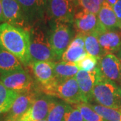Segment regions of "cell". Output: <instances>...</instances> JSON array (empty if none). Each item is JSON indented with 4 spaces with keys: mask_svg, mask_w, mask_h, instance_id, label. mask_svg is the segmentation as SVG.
<instances>
[{
    "mask_svg": "<svg viewBox=\"0 0 121 121\" xmlns=\"http://www.w3.org/2000/svg\"><path fill=\"white\" fill-rule=\"evenodd\" d=\"M30 32L7 22L0 24V48L17 57L23 65L32 63L30 51Z\"/></svg>",
    "mask_w": 121,
    "mask_h": 121,
    "instance_id": "1",
    "label": "cell"
},
{
    "mask_svg": "<svg viewBox=\"0 0 121 121\" xmlns=\"http://www.w3.org/2000/svg\"><path fill=\"white\" fill-rule=\"evenodd\" d=\"M93 98L99 105L121 111V87L104 75L94 86Z\"/></svg>",
    "mask_w": 121,
    "mask_h": 121,
    "instance_id": "2",
    "label": "cell"
},
{
    "mask_svg": "<svg viewBox=\"0 0 121 121\" xmlns=\"http://www.w3.org/2000/svg\"><path fill=\"white\" fill-rule=\"evenodd\" d=\"M47 95L59 98L67 104L84 102L75 77L63 80H56L52 86L43 88Z\"/></svg>",
    "mask_w": 121,
    "mask_h": 121,
    "instance_id": "3",
    "label": "cell"
},
{
    "mask_svg": "<svg viewBox=\"0 0 121 121\" xmlns=\"http://www.w3.org/2000/svg\"><path fill=\"white\" fill-rule=\"evenodd\" d=\"M30 32V51L32 61H53L55 59L50 39L43 30L32 28Z\"/></svg>",
    "mask_w": 121,
    "mask_h": 121,
    "instance_id": "4",
    "label": "cell"
},
{
    "mask_svg": "<svg viewBox=\"0 0 121 121\" xmlns=\"http://www.w3.org/2000/svg\"><path fill=\"white\" fill-rule=\"evenodd\" d=\"M49 39L55 58L58 60L62 57L71 43V30L69 24L54 22Z\"/></svg>",
    "mask_w": 121,
    "mask_h": 121,
    "instance_id": "5",
    "label": "cell"
},
{
    "mask_svg": "<svg viewBox=\"0 0 121 121\" xmlns=\"http://www.w3.org/2000/svg\"><path fill=\"white\" fill-rule=\"evenodd\" d=\"M75 28L78 33L83 35L99 34L106 30L100 24L98 15L88 12L82 9H76L73 22Z\"/></svg>",
    "mask_w": 121,
    "mask_h": 121,
    "instance_id": "6",
    "label": "cell"
},
{
    "mask_svg": "<svg viewBox=\"0 0 121 121\" xmlns=\"http://www.w3.org/2000/svg\"><path fill=\"white\" fill-rule=\"evenodd\" d=\"M0 82L8 89L18 94L32 91L33 87L32 78L24 69L1 75Z\"/></svg>",
    "mask_w": 121,
    "mask_h": 121,
    "instance_id": "7",
    "label": "cell"
},
{
    "mask_svg": "<svg viewBox=\"0 0 121 121\" xmlns=\"http://www.w3.org/2000/svg\"><path fill=\"white\" fill-rule=\"evenodd\" d=\"M75 8L70 0H47V13L54 22L73 24Z\"/></svg>",
    "mask_w": 121,
    "mask_h": 121,
    "instance_id": "8",
    "label": "cell"
},
{
    "mask_svg": "<svg viewBox=\"0 0 121 121\" xmlns=\"http://www.w3.org/2000/svg\"><path fill=\"white\" fill-rule=\"evenodd\" d=\"M102 75L99 69V63L97 68L93 71L87 72L79 70L76 75L75 78L85 103H87L93 98V90L94 86Z\"/></svg>",
    "mask_w": 121,
    "mask_h": 121,
    "instance_id": "9",
    "label": "cell"
},
{
    "mask_svg": "<svg viewBox=\"0 0 121 121\" xmlns=\"http://www.w3.org/2000/svg\"><path fill=\"white\" fill-rule=\"evenodd\" d=\"M55 102L52 96L48 95L36 98L30 109L22 117L28 121L45 120Z\"/></svg>",
    "mask_w": 121,
    "mask_h": 121,
    "instance_id": "10",
    "label": "cell"
},
{
    "mask_svg": "<svg viewBox=\"0 0 121 121\" xmlns=\"http://www.w3.org/2000/svg\"><path fill=\"white\" fill-rule=\"evenodd\" d=\"M37 97L34 91L20 94L9 109L6 121H12L22 118L32 106Z\"/></svg>",
    "mask_w": 121,
    "mask_h": 121,
    "instance_id": "11",
    "label": "cell"
},
{
    "mask_svg": "<svg viewBox=\"0 0 121 121\" xmlns=\"http://www.w3.org/2000/svg\"><path fill=\"white\" fill-rule=\"evenodd\" d=\"M99 67L106 78L120 83L121 75V60L112 53H106L99 60Z\"/></svg>",
    "mask_w": 121,
    "mask_h": 121,
    "instance_id": "12",
    "label": "cell"
},
{
    "mask_svg": "<svg viewBox=\"0 0 121 121\" xmlns=\"http://www.w3.org/2000/svg\"><path fill=\"white\" fill-rule=\"evenodd\" d=\"M1 2L5 22L24 28L27 21L17 0H1Z\"/></svg>",
    "mask_w": 121,
    "mask_h": 121,
    "instance_id": "13",
    "label": "cell"
},
{
    "mask_svg": "<svg viewBox=\"0 0 121 121\" xmlns=\"http://www.w3.org/2000/svg\"><path fill=\"white\" fill-rule=\"evenodd\" d=\"M32 64L35 78L43 88L52 86L56 82L54 61H33Z\"/></svg>",
    "mask_w": 121,
    "mask_h": 121,
    "instance_id": "14",
    "label": "cell"
},
{
    "mask_svg": "<svg viewBox=\"0 0 121 121\" xmlns=\"http://www.w3.org/2000/svg\"><path fill=\"white\" fill-rule=\"evenodd\" d=\"M22 8L26 21L33 22L44 16L47 12V0H17Z\"/></svg>",
    "mask_w": 121,
    "mask_h": 121,
    "instance_id": "15",
    "label": "cell"
},
{
    "mask_svg": "<svg viewBox=\"0 0 121 121\" xmlns=\"http://www.w3.org/2000/svg\"><path fill=\"white\" fill-rule=\"evenodd\" d=\"M85 35L78 33L75 38L71 42L69 47L66 49L63 56L62 60L63 61L77 63L87 55L85 49Z\"/></svg>",
    "mask_w": 121,
    "mask_h": 121,
    "instance_id": "16",
    "label": "cell"
},
{
    "mask_svg": "<svg viewBox=\"0 0 121 121\" xmlns=\"http://www.w3.org/2000/svg\"><path fill=\"white\" fill-rule=\"evenodd\" d=\"M101 47L106 53L118 52L121 48V32L105 30L98 34Z\"/></svg>",
    "mask_w": 121,
    "mask_h": 121,
    "instance_id": "17",
    "label": "cell"
},
{
    "mask_svg": "<svg viewBox=\"0 0 121 121\" xmlns=\"http://www.w3.org/2000/svg\"><path fill=\"white\" fill-rule=\"evenodd\" d=\"M98 17L102 26L107 30H114L117 28H119L120 22L113 9V7L105 1L101 5Z\"/></svg>",
    "mask_w": 121,
    "mask_h": 121,
    "instance_id": "18",
    "label": "cell"
},
{
    "mask_svg": "<svg viewBox=\"0 0 121 121\" xmlns=\"http://www.w3.org/2000/svg\"><path fill=\"white\" fill-rule=\"evenodd\" d=\"M21 61L13 54L0 48V74L8 73L22 69Z\"/></svg>",
    "mask_w": 121,
    "mask_h": 121,
    "instance_id": "19",
    "label": "cell"
},
{
    "mask_svg": "<svg viewBox=\"0 0 121 121\" xmlns=\"http://www.w3.org/2000/svg\"><path fill=\"white\" fill-rule=\"evenodd\" d=\"M80 69L74 63L67 61L55 62L54 71L56 80H63L75 77Z\"/></svg>",
    "mask_w": 121,
    "mask_h": 121,
    "instance_id": "20",
    "label": "cell"
},
{
    "mask_svg": "<svg viewBox=\"0 0 121 121\" xmlns=\"http://www.w3.org/2000/svg\"><path fill=\"white\" fill-rule=\"evenodd\" d=\"M84 41L85 49L88 55L94 56L99 60L100 58L106 54V52L99 44L97 34L93 33L85 35Z\"/></svg>",
    "mask_w": 121,
    "mask_h": 121,
    "instance_id": "21",
    "label": "cell"
},
{
    "mask_svg": "<svg viewBox=\"0 0 121 121\" xmlns=\"http://www.w3.org/2000/svg\"><path fill=\"white\" fill-rule=\"evenodd\" d=\"M19 94L8 89L0 82V114L8 112Z\"/></svg>",
    "mask_w": 121,
    "mask_h": 121,
    "instance_id": "22",
    "label": "cell"
},
{
    "mask_svg": "<svg viewBox=\"0 0 121 121\" xmlns=\"http://www.w3.org/2000/svg\"><path fill=\"white\" fill-rule=\"evenodd\" d=\"M92 108L106 121H121V111L104 106L91 104Z\"/></svg>",
    "mask_w": 121,
    "mask_h": 121,
    "instance_id": "23",
    "label": "cell"
},
{
    "mask_svg": "<svg viewBox=\"0 0 121 121\" xmlns=\"http://www.w3.org/2000/svg\"><path fill=\"white\" fill-rule=\"evenodd\" d=\"M75 107L80 111L84 121H106L96 112L91 104L88 103L82 102L75 104Z\"/></svg>",
    "mask_w": 121,
    "mask_h": 121,
    "instance_id": "24",
    "label": "cell"
},
{
    "mask_svg": "<svg viewBox=\"0 0 121 121\" xmlns=\"http://www.w3.org/2000/svg\"><path fill=\"white\" fill-rule=\"evenodd\" d=\"M67 104L66 102L56 101L48 113L46 120L48 121H64Z\"/></svg>",
    "mask_w": 121,
    "mask_h": 121,
    "instance_id": "25",
    "label": "cell"
},
{
    "mask_svg": "<svg viewBox=\"0 0 121 121\" xmlns=\"http://www.w3.org/2000/svg\"><path fill=\"white\" fill-rule=\"evenodd\" d=\"M99 60L94 56L87 55L82 60L78 61L76 65L79 67L80 70H83L87 72L94 71L98 66Z\"/></svg>",
    "mask_w": 121,
    "mask_h": 121,
    "instance_id": "26",
    "label": "cell"
},
{
    "mask_svg": "<svg viewBox=\"0 0 121 121\" xmlns=\"http://www.w3.org/2000/svg\"><path fill=\"white\" fill-rule=\"evenodd\" d=\"M102 2L99 0H79L76 9H82L88 12L97 14L101 8Z\"/></svg>",
    "mask_w": 121,
    "mask_h": 121,
    "instance_id": "27",
    "label": "cell"
},
{
    "mask_svg": "<svg viewBox=\"0 0 121 121\" xmlns=\"http://www.w3.org/2000/svg\"><path fill=\"white\" fill-rule=\"evenodd\" d=\"M64 121H84L80 111L76 107L73 108L67 104L64 117Z\"/></svg>",
    "mask_w": 121,
    "mask_h": 121,
    "instance_id": "28",
    "label": "cell"
},
{
    "mask_svg": "<svg viewBox=\"0 0 121 121\" xmlns=\"http://www.w3.org/2000/svg\"><path fill=\"white\" fill-rule=\"evenodd\" d=\"M113 9L117 15V18L121 24V0H118L113 6Z\"/></svg>",
    "mask_w": 121,
    "mask_h": 121,
    "instance_id": "29",
    "label": "cell"
},
{
    "mask_svg": "<svg viewBox=\"0 0 121 121\" xmlns=\"http://www.w3.org/2000/svg\"><path fill=\"white\" fill-rule=\"evenodd\" d=\"M4 22H5V19L4 12H3V6H2L1 0H0V24H2Z\"/></svg>",
    "mask_w": 121,
    "mask_h": 121,
    "instance_id": "30",
    "label": "cell"
},
{
    "mask_svg": "<svg viewBox=\"0 0 121 121\" xmlns=\"http://www.w3.org/2000/svg\"><path fill=\"white\" fill-rule=\"evenodd\" d=\"M70 1L72 2V4L74 5L75 8H76L78 7V4H79V0H70Z\"/></svg>",
    "mask_w": 121,
    "mask_h": 121,
    "instance_id": "31",
    "label": "cell"
},
{
    "mask_svg": "<svg viewBox=\"0 0 121 121\" xmlns=\"http://www.w3.org/2000/svg\"><path fill=\"white\" fill-rule=\"evenodd\" d=\"M28 121V120H26V118H24V117H22L19 119H17V120H15V121Z\"/></svg>",
    "mask_w": 121,
    "mask_h": 121,
    "instance_id": "32",
    "label": "cell"
},
{
    "mask_svg": "<svg viewBox=\"0 0 121 121\" xmlns=\"http://www.w3.org/2000/svg\"><path fill=\"white\" fill-rule=\"evenodd\" d=\"M118 56H119V59L121 60V48L120 49V51H118Z\"/></svg>",
    "mask_w": 121,
    "mask_h": 121,
    "instance_id": "33",
    "label": "cell"
},
{
    "mask_svg": "<svg viewBox=\"0 0 121 121\" xmlns=\"http://www.w3.org/2000/svg\"><path fill=\"white\" fill-rule=\"evenodd\" d=\"M119 28L121 30V24H120V25H119Z\"/></svg>",
    "mask_w": 121,
    "mask_h": 121,
    "instance_id": "34",
    "label": "cell"
},
{
    "mask_svg": "<svg viewBox=\"0 0 121 121\" xmlns=\"http://www.w3.org/2000/svg\"><path fill=\"white\" fill-rule=\"evenodd\" d=\"M47 121V120L45 119V120H40V121Z\"/></svg>",
    "mask_w": 121,
    "mask_h": 121,
    "instance_id": "35",
    "label": "cell"
},
{
    "mask_svg": "<svg viewBox=\"0 0 121 121\" xmlns=\"http://www.w3.org/2000/svg\"><path fill=\"white\" fill-rule=\"evenodd\" d=\"M99 1H100L102 2H102H103V1H104L105 0H99Z\"/></svg>",
    "mask_w": 121,
    "mask_h": 121,
    "instance_id": "36",
    "label": "cell"
},
{
    "mask_svg": "<svg viewBox=\"0 0 121 121\" xmlns=\"http://www.w3.org/2000/svg\"><path fill=\"white\" fill-rule=\"evenodd\" d=\"M120 83L121 84V80H120Z\"/></svg>",
    "mask_w": 121,
    "mask_h": 121,
    "instance_id": "37",
    "label": "cell"
}]
</instances>
